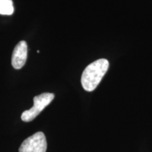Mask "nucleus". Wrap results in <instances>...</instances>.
Returning <instances> with one entry per match:
<instances>
[{
	"instance_id": "nucleus-5",
	"label": "nucleus",
	"mask_w": 152,
	"mask_h": 152,
	"mask_svg": "<svg viewBox=\"0 0 152 152\" xmlns=\"http://www.w3.org/2000/svg\"><path fill=\"white\" fill-rule=\"evenodd\" d=\"M14 11L12 0H0V14L9 16L13 14Z\"/></svg>"
},
{
	"instance_id": "nucleus-4",
	"label": "nucleus",
	"mask_w": 152,
	"mask_h": 152,
	"mask_svg": "<svg viewBox=\"0 0 152 152\" xmlns=\"http://www.w3.org/2000/svg\"><path fill=\"white\" fill-rule=\"evenodd\" d=\"M28 57V45L26 41H20L17 44L13 52L11 64L15 69L23 67Z\"/></svg>"
},
{
	"instance_id": "nucleus-1",
	"label": "nucleus",
	"mask_w": 152,
	"mask_h": 152,
	"mask_svg": "<svg viewBox=\"0 0 152 152\" xmlns=\"http://www.w3.org/2000/svg\"><path fill=\"white\" fill-rule=\"evenodd\" d=\"M109 63L105 58H100L88 65L83 71L81 84L85 90L92 92L99 84L109 69Z\"/></svg>"
},
{
	"instance_id": "nucleus-2",
	"label": "nucleus",
	"mask_w": 152,
	"mask_h": 152,
	"mask_svg": "<svg viewBox=\"0 0 152 152\" xmlns=\"http://www.w3.org/2000/svg\"><path fill=\"white\" fill-rule=\"evenodd\" d=\"M54 98L53 93L45 92L35 96L33 98L34 105L31 109L25 111L21 115V120L24 122H30L49 105Z\"/></svg>"
},
{
	"instance_id": "nucleus-3",
	"label": "nucleus",
	"mask_w": 152,
	"mask_h": 152,
	"mask_svg": "<svg viewBox=\"0 0 152 152\" xmlns=\"http://www.w3.org/2000/svg\"><path fill=\"white\" fill-rule=\"evenodd\" d=\"M47 143L42 132H37L25 140L19 147V152H46Z\"/></svg>"
}]
</instances>
